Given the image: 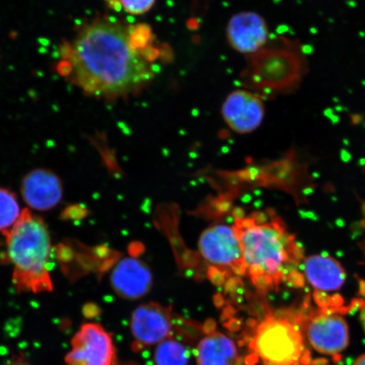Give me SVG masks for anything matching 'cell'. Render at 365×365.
<instances>
[{
  "mask_svg": "<svg viewBox=\"0 0 365 365\" xmlns=\"http://www.w3.org/2000/svg\"><path fill=\"white\" fill-rule=\"evenodd\" d=\"M59 74L90 97L113 102L143 93L155 71L131 36V26L104 16L84 23L61 48Z\"/></svg>",
  "mask_w": 365,
  "mask_h": 365,
  "instance_id": "cell-1",
  "label": "cell"
},
{
  "mask_svg": "<svg viewBox=\"0 0 365 365\" xmlns=\"http://www.w3.org/2000/svg\"><path fill=\"white\" fill-rule=\"evenodd\" d=\"M234 227L243 252L245 277L259 290L272 289L286 275L293 242L282 223L262 213L240 216L235 212Z\"/></svg>",
  "mask_w": 365,
  "mask_h": 365,
  "instance_id": "cell-2",
  "label": "cell"
},
{
  "mask_svg": "<svg viewBox=\"0 0 365 365\" xmlns=\"http://www.w3.org/2000/svg\"><path fill=\"white\" fill-rule=\"evenodd\" d=\"M4 236L9 258L13 264V284L17 292H52L53 282L48 270L51 240L42 219L26 209Z\"/></svg>",
  "mask_w": 365,
  "mask_h": 365,
  "instance_id": "cell-3",
  "label": "cell"
},
{
  "mask_svg": "<svg viewBox=\"0 0 365 365\" xmlns=\"http://www.w3.org/2000/svg\"><path fill=\"white\" fill-rule=\"evenodd\" d=\"M249 346L264 365H299L304 341L299 325L278 314L264 317L251 333Z\"/></svg>",
  "mask_w": 365,
  "mask_h": 365,
  "instance_id": "cell-4",
  "label": "cell"
},
{
  "mask_svg": "<svg viewBox=\"0 0 365 365\" xmlns=\"http://www.w3.org/2000/svg\"><path fill=\"white\" fill-rule=\"evenodd\" d=\"M198 249L217 284L245 277L243 252L234 227L214 225L200 235Z\"/></svg>",
  "mask_w": 365,
  "mask_h": 365,
  "instance_id": "cell-5",
  "label": "cell"
},
{
  "mask_svg": "<svg viewBox=\"0 0 365 365\" xmlns=\"http://www.w3.org/2000/svg\"><path fill=\"white\" fill-rule=\"evenodd\" d=\"M130 328L133 339L131 349L135 353L141 352L173 336V310L156 302L140 305L132 313Z\"/></svg>",
  "mask_w": 365,
  "mask_h": 365,
  "instance_id": "cell-6",
  "label": "cell"
},
{
  "mask_svg": "<svg viewBox=\"0 0 365 365\" xmlns=\"http://www.w3.org/2000/svg\"><path fill=\"white\" fill-rule=\"evenodd\" d=\"M67 365H113L116 349L108 331L98 323H84L71 339Z\"/></svg>",
  "mask_w": 365,
  "mask_h": 365,
  "instance_id": "cell-7",
  "label": "cell"
},
{
  "mask_svg": "<svg viewBox=\"0 0 365 365\" xmlns=\"http://www.w3.org/2000/svg\"><path fill=\"white\" fill-rule=\"evenodd\" d=\"M310 345L317 352L336 356L349 344L348 324L339 314L321 313L309 319L305 325Z\"/></svg>",
  "mask_w": 365,
  "mask_h": 365,
  "instance_id": "cell-8",
  "label": "cell"
},
{
  "mask_svg": "<svg viewBox=\"0 0 365 365\" xmlns=\"http://www.w3.org/2000/svg\"><path fill=\"white\" fill-rule=\"evenodd\" d=\"M223 120L239 134H249L258 129L264 117V105L258 95L245 90H236L222 104Z\"/></svg>",
  "mask_w": 365,
  "mask_h": 365,
  "instance_id": "cell-9",
  "label": "cell"
},
{
  "mask_svg": "<svg viewBox=\"0 0 365 365\" xmlns=\"http://www.w3.org/2000/svg\"><path fill=\"white\" fill-rule=\"evenodd\" d=\"M227 38L231 47L240 53L255 54L268 42L266 21L259 14L241 12L231 18L227 26Z\"/></svg>",
  "mask_w": 365,
  "mask_h": 365,
  "instance_id": "cell-10",
  "label": "cell"
},
{
  "mask_svg": "<svg viewBox=\"0 0 365 365\" xmlns=\"http://www.w3.org/2000/svg\"><path fill=\"white\" fill-rule=\"evenodd\" d=\"M21 191L23 200L36 211H49L61 202L63 185L52 171L38 168L23 178Z\"/></svg>",
  "mask_w": 365,
  "mask_h": 365,
  "instance_id": "cell-11",
  "label": "cell"
},
{
  "mask_svg": "<svg viewBox=\"0 0 365 365\" xmlns=\"http://www.w3.org/2000/svg\"><path fill=\"white\" fill-rule=\"evenodd\" d=\"M110 282L120 298L136 300L147 295L152 289L153 275L147 264L134 257H126L113 268Z\"/></svg>",
  "mask_w": 365,
  "mask_h": 365,
  "instance_id": "cell-12",
  "label": "cell"
},
{
  "mask_svg": "<svg viewBox=\"0 0 365 365\" xmlns=\"http://www.w3.org/2000/svg\"><path fill=\"white\" fill-rule=\"evenodd\" d=\"M304 276L314 289L334 292L344 286L346 273L340 263L327 255H312L305 259Z\"/></svg>",
  "mask_w": 365,
  "mask_h": 365,
  "instance_id": "cell-13",
  "label": "cell"
},
{
  "mask_svg": "<svg viewBox=\"0 0 365 365\" xmlns=\"http://www.w3.org/2000/svg\"><path fill=\"white\" fill-rule=\"evenodd\" d=\"M198 365H238L239 350L235 342L220 331H210L196 348Z\"/></svg>",
  "mask_w": 365,
  "mask_h": 365,
  "instance_id": "cell-14",
  "label": "cell"
},
{
  "mask_svg": "<svg viewBox=\"0 0 365 365\" xmlns=\"http://www.w3.org/2000/svg\"><path fill=\"white\" fill-rule=\"evenodd\" d=\"M190 351L173 336L160 342L154 353L155 365H188Z\"/></svg>",
  "mask_w": 365,
  "mask_h": 365,
  "instance_id": "cell-15",
  "label": "cell"
},
{
  "mask_svg": "<svg viewBox=\"0 0 365 365\" xmlns=\"http://www.w3.org/2000/svg\"><path fill=\"white\" fill-rule=\"evenodd\" d=\"M19 203L10 190L0 189V232L10 231L21 215Z\"/></svg>",
  "mask_w": 365,
  "mask_h": 365,
  "instance_id": "cell-16",
  "label": "cell"
},
{
  "mask_svg": "<svg viewBox=\"0 0 365 365\" xmlns=\"http://www.w3.org/2000/svg\"><path fill=\"white\" fill-rule=\"evenodd\" d=\"M121 6L128 14L133 16L144 15L154 6L156 0H120Z\"/></svg>",
  "mask_w": 365,
  "mask_h": 365,
  "instance_id": "cell-17",
  "label": "cell"
},
{
  "mask_svg": "<svg viewBox=\"0 0 365 365\" xmlns=\"http://www.w3.org/2000/svg\"><path fill=\"white\" fill-rule=\"evenodd\" d=\"M4 365H31L22 355H15Z\"/></svg>",
  "mask_w": 365,
  "mask_h": 365,
  "instance_id": "cell-18",
  "label": "cell"
},
{
  "mask_svg": "<svg viewBox=\"0 0 365 365\" xmlns=\"http://www.w3.org/2000/svg\"><path fill=\"white\" fill-rule=\"evenodd\" d=\"M353 365H365V354L359 356V357L355 360Z\"/></svg>",
  "mask_w": 365,
  "mask_h": 365,
  "instance_id": "cell-19",
  "label": "cell"
}]
</instances>
